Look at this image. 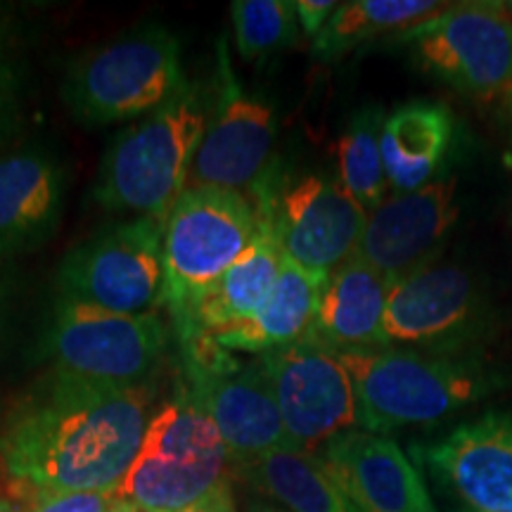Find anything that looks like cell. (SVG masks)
Segmentation results:
<instances>
[{
    "mask_svg": "<svg viewBox=\"0 0 512 512\" xmlns=\"http://www.w3.org/2000/svg\"><path fill=\"white\" fill-rule=\"evenodd\" d=\"M19 91H22V83H19L17 64L0 62V143L15 136L22 121Z\"/></svg>",
    "mask_w": 512,
    "mask_h": 512,
    "instance_id": "83f0119b",
    "label": "cell"
},
{
    "mask_svg": "<svg viewBox=\"0 0 512 512\" xmlns=\"http://www.w3.org/2000/svg\"><path fill=\"white\" fill-rule=\"evenodd\" d=\"M62 207L64 171L53 155L17 150L0 157V259L46 245Z\"/></svg>",
    "mask_w": 512,
    "mask_h": 512,
    "instance_id": "ac0fdd59",
    "label": "cell"
},
{
    "mask_svg": "<svg viewBox=\"0 0 512 512\" xmlns=\"http://www.w3.org/2000/svg\"><path fill=\"white\" fill-rule=\"evenodd\" d=\"M508 105H510V133H512V88L508 91Z\"/></svg>",
    "mask_w": 512,
    "mask_h": 512,
    "instance_id": "836d02e7",
    "label": "cell"
},
{
    "mask_svg": "<svg viewBox=\"0 0 512 512\" xmlns=\"http://www.w3.org/2000/svg\"><path fill=\"white\" fill-rule=\"evenodd\" d=\"M247 195L266 216L285 259L304 271L328 278L358 252L368 211L339 181L311 174L278 183L273 169Z\"/></svg>",
    "mask_w": 512,
    "mask_h": 512,
    "instance_id": "9c48e42d",
    "label": "cell"
},
{
    "mask_svg": "<svg viewBox=\"0 0 512 512\" xmlns=\"http://www.w3.org/2000/svg\"><path fill=\"white\" fill-rule=\"evenodd\" d=\"M174 512H238V508H235V496H233V479H228V482L216 486V489L204 496L202 501Z\"/></svg>",
    "mask_w": 512,
    "mask_h": 512,
    "instance_id": "4dcf8cb0",
    "label": "cell"
},
{
    "mask_svg": "<svg viewBox=\"0 0 512 512\" xmlns=\"http://www.w3.org/2000/svg\"><path fill=\"white\" fill-rule=\"evenodd\" d=\"M451 8L434 0H351L339 3L335 15L313 38V57L335 62L351 50L382 36H399Z\"/></svg>",
    "mask_w": 512,
    "mask_h": 512,
    "instance_id": "cb8c5ba5",
    "label": "cell"
},
{
    "mask_svg": "<svg viewBox=\"0 0 512 512\" xmlns=\"http://www.w3.org/2000/svg\"><path fill=\"white\" fill-rule=\"evenodd\" d=\"M316 456L351 512H437L418 467L384 434L347 430Z\"/></svg>",
    "mask_w": 512,
    "mask_h": 512,
    "instance_id": "e0dca14e",
    "label": "cell"
},
{
    "mask_svg": "<svg viewBox=\"0 0 512 512\" xmlns=\"http://www.w3.org/2000/svg\"><path fill=\"white\" fill-rule=\"evenodd\" d=\"M261 219H264V228L254 245L197 299L188 316L176 325L183 344L190 339L214 337L216 332L245 323L264 309L275 283H278L283 252L273 240L264 214Z\"/></svg>",
    "mask_w": 512,
    "mask_h": 512,
    "instance_id": "d6986e66",
    "label": "cell"
},
{
    "mask_svg": "<svg viewBox=\"0 0 512 512\" xmlns=\"http://www.w3.org/2000/svg\"><path fill=\"white\" fill-rule=\"evenodd\" d=\"M0 451H3V425H0ZM0 465H3V458H0Z\"/></svg>",
    "mask_w": 512,
    "mask_h": 512,
    "instance_id": "d590c367",
    "label": "cell"
},
{
    "mask_svg": "<svg viewBox=\"0 0 512 512\" xmlns=\"http://www.w3.org/2000/svg\"><path fill=\"white\" fill-rule=\"evenodd\" d=\"M384 119L380 107H366L337 140L339 183L368 214L387 200L389 181L382 162Z\"/></svg>",
    "mask_w": 512,
    "mask_h": 512,
    "instance_id": "d4e9b609",
    "label": "cell"
},
{
    "mask_svg": "<svg viewBox=\"0 0 512 512\" xmlns=\"http://www.w3.org/2000/svg\"><path fill=\"white\" fill-rule=\"evenodd\" d=\"M183 347L188 358L185 380L219 427L233 465L287 448L283 415L264 358L238 361L211 337L190 339Z\"/></svg>",
    "mask_w": 512,
    "mask_h": 512,
    "instance_id": "30bf717a",
    "label": "cell"
},
{
    "mask_svg": "<svg viewBox=\"0 0 512 512\" xmlns=\"http://www.w3.org/2000/svg\"><path fill=\"white\" fill-rule=\"evenodd\" d=\"M114 512H128V505H126L124 501H121V503H119V508L114 510Z\"/></svg>",
    "mask_w": 512,
    "mask_h": 512,
    "instance_id": "8d00e7d4",
    "label": "cell"
},
{
    "mask_svg": "<svg viewBox=\"0 0 512 512\" xmlns=\"http://www.w3.org/2000/svg\"><path fill=\"white\" fill-rule=\"evenodd\" d=\"M456 178L444 176L413 192H394L368 214L356 256L389 285L437 264L458 221Z\"/></svg>",
    "mask_w": 512,
    "mask_h": 512,
    "instance_id": "2e32d148",
    "label": "cell"
},
{
    "mask_svg": "<svg viewBox=\"0 0 512 512\" xmlns=\"http://www.w3.org/2000/svg\"><path fill=\"white\" fill-rule=\"evenodd\" d=\"M235 48L245 60H264L299 41V24L290 0H235L230 3Z\"/></svg>",
    "mask_w": 512,
    "mask_h": 512,
    "instance_id": "484cf974",
    "label": "cell"
},
{
    "mask_svg": "<svg viewBox=\"0 0 512 512\" xmlns=\"http://www.w3.org/2000/svg\"><path fill=\"white\" fill-rule=\"evenodd\" d=\"M356 387L358 427L387 434L437 427L503 380L475 358L396 347L339 351Z\"/></svg>",
    "mask_w": 512,
    "mask_h": 512,
    "instance_id": "3957f363",
    "label": "cell"
},
{
    "mask_svg": "<svg viewBox=\"0 0 512 512\" xmlns=\"http://www.w3.org/2000/svg\"><path fill=\"white\" fill-rule=\"evenodd\" d=\"M482 318V294L472 273L437 261L392 287L382 320V344L458 356L477 337Z\"/></svg>",
    "mask_w": 512,
    "mask_h": 512,
    "instance_id": "5bb4252c",
    "label": "cell"
},
{
    "mask_svg": "<svg viewBox=\"0 0 512 512\" xmlns=\"http://www.w3.org/2000/svg\"><path fill=\"white\" fill-rule=\"evenodd\" d=\"M413 453L463 512H512V408L460 422Z\"/></svg>",
    "mask_w": 512,
    "mask_h": 512,
    "instance_id": "9a60e30c",
    "label": "cell"
},
{
    "mask_svg": "<svg viewBox=\"0 0 512 512\" xmlns=\"http://www.w3.org/2000/svg\"><path fill=\"white\" fill-rule=\"evenodd\" d=\"M264 358L287 434V448L318 453L358 425L356 387L337 351L306 335Z\"/></svg>",
    "mask_w": 512,
    "mask_h": 512,
    "instance_id": "4fadbf2b",
    "label": "cell"
},
{
    "mask_svg": "<svg viewBox=\"0 0 512 512\" xmlns=\"http://www.w3.org/2000/svg\"><path fill=\"white\" fill-rule=\"evenodd\" d=\"M0 512H24L22 505L8 496H0Z\"/></svg>",
    "mask_w": 512,
    "mask_h": 512,
    "instance_id": "d6a6232c",
    "label": "cell"
},
{
    "mask_svg": "<svg viewBox=\"0 0 512 512\" xmlns=\"http://www.w3.org/2000/svg\"><path fill=\"white\" fill-rule=\"evenodd\" d=\"M420 69L477 100L512 88V19L501 3H460L394 36Z\"/></svg>",
    "mask_w": 512,
    "mask_h": 512,
    "instance_id": "8fae6325",
    "label": "cell"
},
{
    "mask_svg": "<svg viewBox=\"0 0 512 512\" xmlns=\"http://www.w3.org/2000/svg\"><path fill=\"white\" fill-rule=\"evenodd\" d=\"M24 512H114L119 498L114 491H36L19 486Z\"/></svg>",
    "mask_w": 512,
    "mask_h": 512,
    "instance_id": "4316f807",
    "label": "cell"
},
{
    "mask_svg": "<svg viewBox=\"0 0 512 512\" xmlns=\"http://www.w3.org/2000/svg\"><path fill=\"white\" fill-rule=\"evenodd\" d=\"M389 292L387 278L354 254L325 280L309 335L337 354L384 347L382 320Z\"/></svg>",
    "mask_w": 512,
    "mask_h": 512,
    "instance_id": "ffe728a7",
    "label": "cell"
},
{
    "mask_svg": "<svg viewBox=\"0 0 512 512\" xmlns=\"http://www.w3.org/2000/svg\"><path fill=\"white\" fill-rule=\"evenodd\" d=\"M501 5H503V10L508 12V17L512 19V0H510V3H501Z\"/></svg>",
    "mask_w": 512,
    "mask_h": 512,
    "instance_id": "e575fe53",
    "label": "cell"
},
{
    "mask_svg": "<svg viewBox=\"0 0 512 512\" xmlns=\"http://www.w3.org/2000/svg\"><path fill=\"white\" fill-rule=\"evenodd\" d=\"M169 337L159 313L126 316L57 297L41 351L53 370L98 382L140 384L155 380Z\"/></svg>",
    "mask_w": 512,
    "mask_h": 512,
    "instance_id": "ba28073f",
    "label": "cell"
},
{
    "mask_svg": "<svg viewBox=\"0 0 512 512\" xmlns=\"http://www.w3.org/2000/svg\"><path fill=\"white\" fill-rule=\"evenodd\" d=\"M209 86L207 131L192 162L188 188L254 190L275 169L278 121L271 102L247 93L235 76L226 36L216 46V72Z\"/></svg>",
    "mask_w": 512,
    "mask_h": 512,
    "instance_id": "7c38bea8",
    "label": "cell"
},
{
    "mask_svg": "<svg viewBox=\"0 0 512 512\" xmlns=\"http://www.w3.org/2000/svg\"><path fill=\"white\" fill-rule=\"evenodd\" d=\"M19 17L12 5L0 3V62L15 64V50L19 41Z\"/></svg>",
    "mask_w": 512,
    "mask_h": 512,
    "instance_id": "f546056e",
    "label": "cell"
},
{
    "mask_svg": "<svg viewBox=\"0 0 512 512\" xmlns=\"http://www.w3.org/2000/svg\"><path fill=\"white\" fill-rule=\"evenodd\" d=\"M235 477L252 486L256 494L283 505L287 512H351L347 498L316 453L275 448L235 465Z\"/></svg>",
    "mask_w": 512,
    "mask_h": 512,
    "instance_id": "603a6c76",
    "label": "cell"
},
{
    "mask_svg": "<svg viewBox=\"0 0 512 512\" xmlns=\"http://www.w3.org/2000/svg\"><path fill=\"white\" fill-rule=\"evenodd\" d=\"M453 143V114L434 100H413L384 119L382 162L394 192L432 183Z\"/></svg>",
    "mask_w": 512,
    "mask_h": 512,
    "instance_id": "7402d4cb",
    "label": "cell"
},
{
    "mask_svg": "<svg viewBox=\"0 0 512 512\" xmlns=\"http://www.w3.org/2000/svg\"><path fill=\"white\" fill-rule=\"evenodd\" d=\"M233 475L219 427L185 380L152 413L138 456L114 494L136 508L174 512L202 501Z\"/></svg>",
    "mask_w": 512,
    "mask_h": 512,
    "instance_id": "277c9868",
    "label": "cell"
},
{
    "mask_svg": "<svg viewBox=\"0 0 512 512\" xmlns=\"http://www.w3.org/2000/svg\"><path fill=\"white\" fill-rule=\"evenodd\" d=\"M325 280L320 275L304 271L283 256L278 283L271 297L256 316L233 328L216 332L214 342L230 354L264 356L268 351L290 347L309 335L323 294Z\"/></svg>",
    "mask_w": 512,
    "mask_h": 512,
    "instance_id": "44dd1931",
    "label": "cell"
},
{
    "mask_svg": "<svg viewBox=\"0 0 512 512\" xmlns=\"http://www.w3.org/2000/svg\"><path fill=\"white\" fill-rule=\"evenodd\" d=\"M245 512H287V510L285 508H275V505L261 501V498H252V501L247 503Z\"/></svg>",
    "mask_w": 512,
    "mask_h": 512,
    "instance_id": "1f68e13d",
    "label": "cell"
},
{
    "mask_svg": "<svg viewBox=\"0 0 512 512\" xmlns=\"http://www.w3.org/2000/svg\"><path fill=\"white\" fill-rule=\"evenodd\" d=\"M57 292L126 316L159 313L166 306L164 221L133 216L100 228L64 256Z\"/></svg>",
    "mask_w": 512,
    "mask_h": 512,
    "instance_id": "52a82bcc",
    "label": "cell"
},
{
    "mask_svg": "<svg viewBox=\"0 0 512 512\" xmlns=\"http://www.w3.org/2000/svg\"><path fill=\"white\" fill-rule=\"evenodd\" d=\"M209 107L211 86L185 81L159 110L121 128L102 155L93 200L102 209L166 221L188 188Z\"/></svg>",
    "mask_w": 512,
    "mask_h": 512,
    "instance_id": "7a4b0ae2",
    "label": "cell"
},
{
    "mask_svg": "<svg viewBox=\"0 0 512 512\" xmlns=\"http://www.w3.org/2000/svg\"><path fill=\"white\" fill-rule=\"evenodd\" d=\"M337 8L339 3H335V0H297L294 3V12H297L299 29L306 36L316 38L325 24L330 22V17L335 15Z\"/></svg>",
    "mask_w": 512,
    "mask_h": 512,
    "instance_id": "f1b7e54d",
    "label": "cell"
},
{
    "mask_svg": "<svg viewBox=\"0 0 512 512\" xmlns=\"http://www.w3.org/2000/svg\"><path fill=\"white\" fill-rule=\"evenodd\" d=\"M185 81L178 38L164 27H145L76 57L62 100L79 124L100 128L147 117Z\"/></svg>",
    "mask_w": 512,
    "mask_h": 512,
    "instance_id": "5b68a950",
    "label": "cell"
},
{
    "mask_svg": "<svg viewBox=\"0 0 512 512\" xmlns=\"http://www.w3.org/2000/svg\"><path fill=\"white\" fill-rule=\"evenodd\" d=\"M155 411V380L112 384L50 370L10 415L3 467L36 491H117Z\"/></svg>",
    "mask_w": 512,
    "mask_h": 512,
    "instance_id": "6da1fadb",
    "label": "cell"
},
{
    "mask_svg": "<svg viewBox=\"0 0 512 512\" xmlns=\"http://www.w3.org/2000/svg\"><path fill=\"white\" fill-rule=\"evenodd\" d=\"M264 228L247 192L185 188L164 221L166 306L174 325L228 271Z\"/></svg>",
    "mask_w": 512,
    "mask_h": 512,
    "instance_id": "8992f818",
    "label": "cell"
}]
</instances>
